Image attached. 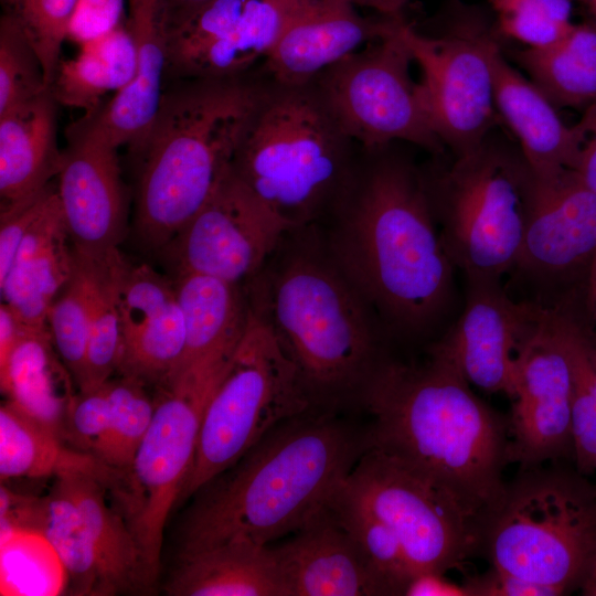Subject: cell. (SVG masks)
<instances>
[{"mask_svg":"<svg viewBox=\"0 0 596 596\" xmlns=\"http://www.w3.org/2000/svg\"><path fill=\"white\" fill-rule=\"evenodd\" d=\"M596 547V490L576 470L521 469L482 528L490 566L560 595L577 588Z\"/></svg>","mask_w":596,"mask_h":596,"instance_id":"ba28073f","label":"cell"},{"mask_svg":"<svg viewBox=\"0 0 596 596\" xmlns=\"http://www.w3.org/2000/svg\"><path fill=\"white\" fill-rule=\"evenodd\" d=\"M316 227L286 233L249 280L247 300L297 364L313 408L337 412L360 403L384 355L377 317Z\"/></svg>","mask_w":596,"mask_h":596,"instance_id":"277c9868","label":"cell"},{"mask_svg":"<svg viewBox=\"0 0 596 596\" xmlns=\"http://www.w3.org/2000/svg\"><path fill=\"white\" fill-rule=\"evenodd\" d=\"M501 36L526 47L549 45L565 35L572 21V0H489Z\"/></svg>","mask_w":596,"mask_h":596,"instance_id":"b9f144b4","label":"cell"},{"mask_svg":"<svg viewBox=\"0 0 596 596\" xmlns=\"http://www.w3.org/2000/svg\"><path fill=\"white\" fill-rule=\"evenodd\" d=\"M127 3L126 26L135 49V76L109 102L74 124L117 148L134 145L147 130L164 91L168 66L163 0H127Z\"/></svg>","mask_w":596,"mask_h":596,"instance_id":"7402d4cb","label":"cell"},{"mask_svg":"<svg viewBox=\"0 0 596 596\" xmlns=\"http://www.w3.org/2000/svg\"><path fill=\"white\" fill-rule=\"evenodd\" d=\"M123 343L152 320L175 297L172 278L147 264L129 263L118 248L107 256Z\"/></svg>","mask_w":596,"mask_h":596,"instance_id":"f35d334b","label":"cell"},{"mask_svg":"<svg viewBox=\"0 0 596 596\" xmlns=\"http://www.w3.org/2000/svg\"><path fill=\"white\" fill-rule=\"evenodd\" d=\"M211 0H163L168 33Z\"/></svg>","mask_w":596,"mask_h":596,"instance_id":"816d5d0a","label":"cell"},{"mask_svg":"<svg viewBox=\"0 0 596 596\" xmlns=\"http://www.w3.org/2000/svg\"><path fill=\"white\" fill-rule=\"evenodd\" d=\"M405 15L365 17L348 0H317L281 35L258 71L279 85H304L391 33Z\"/></svg>","mask_w":596,"mask_h":596,"instance_id":"44dd1931","label":"cell"},{"mask_svg":"<svg viewBox=\"0 0 596 596\" xmlns=\"http://www.w3.org/2000/svg\"><path fill=\"white\" fill-rule=\"evenodd\" d=\"M401 18L387 35L322 71L312 82L340 128L361 148L406 142L440 156L421 83L411 75L413 55Z\"/></svg>","mask_w":596,"mask_h":596,"instance_id":"7c38bea8","label":"cell"},{"mask_svg":"<svg viewBox=\"0 0 596 596\" xmlns=\"http://www.w3.org/2000/svg\"><path fill=\"white\" fill-rule=\"evenodd\" d=\"M51 86L43 64L23 31L7 14L0 18V114Z\"/></svg>","mask_w":596,"mask_h":596,"instance_id":"7bdbcfd3","label":"cell"},{"mask_svg":"<svg viewBox=\"0 0 596 596\" xmlns=\"http://www.w3.org/2000/svg\"><path fill=\"white\" fill-rule=\"evenodd\" d=\"M329 505L359 543L389 596L405 595L414 573L394 533L348 497L341 487L330 498Z\"/></svg>","mask_w":596,"mask_h":596,"instance_id":"74e56055","label":"cell"},{"mask_svg":"<svg viewBox=\"0 0 596 596\" xmlns=\"http://www.w3.org/2000/svg\"><path fill=\"white\" fill-rule=\"evenodd\" d=\"M397 143L361 148L352 179L326 220L324 241L375 316L398 333L418 336L447 311L455 266L425 172Z\"/></svg>","mask_w":596,"mask_h":596,"instance_id":"6da1fadb","label":"cell"},{"mask_svg":"<svg viewBox=\"0 0 596 596\" xmlns=\"http://www.w3.org/2000/svg\"><path fill=\"white\" fill-rule=\"evenodd\" d=\"M571 389L560 310L535 305L514 358L511 462L526 469L573 456Z\"/></svg>","mask_w":596,"mask_h":596,"instance_id":"9a60e30c","label":"cell"},{"mask_svg":"<svg viewBox=\"0 0 596 596\" xmlns=\"http://www.w3.org/2000/svg\"><path fill=\"white\" fill-rule=\"evenodd\" d=\"M57 105L50 87L0 114L1 211L30 201L57 177Z\"/></svg>","mask_w":596,"mask_h":596,"instance_id":"d4e9b609","label":"cell"},{"mask_svg":"<svg viewBox=\"0 0 596 596\" xmlns=\"http://www.w3.org/2000/svg\"><path fill=\"white\" fill-rule=\"evenodd\" d=\"M592 275H593L592 276L593 291H594V297L596 298V263L593 266Z\"/></svg>","mask_w":596,"mask_h":596,"instance_id":"9f6ffc18","label":"cell"},{"mask_svg":"<svg viewBox=\"0 0 596 596\" xmlns=\"http://www.w3.org/2000/svg\"><path fill=\"white\" fill-rule=\"evenodd\" d=\"M355 7L373 10L377 14L389 17L405 15L411 0H348Z\"/></svg>","mask_w":596,"mask_h":596,"instance_id":"f5cc1de1","label":"cell"},{"mask_svg":"<svg viewBox=\"0 0 596 596\" xmlns=\"http://www.w3.org/2000/svg\"><path fill=\"white\" fill-rule=\"evenodd\" d=\"M577 589L584 596H596V547L585 565Z\"/></svg>","mask_w":596,"mask_h":596,"instance_id":"db71d44e","label":"cell"},{"mask_svg":"<svg viewBox=\"0 0 596 596\" xmlns=\"http://www.w3.org/2000/svg\"><path fill=\"white\" fill-rule=\"evenodd\" d=\"M185 353V327L177 296L124 341L118 372L158 386L173 376Z\"/></svg>","mask_w":596,"mask_h":596,"instance_id":"d590c367","label":"cell"},{"mask_svg":"<svg viewBox=\"0 0 596 596\" xmlns=\"http://www.w3.org/2000/svg\"><path fill=\"white\" fill-rule=\"evenodd\" d=\"M560 323L571 369L573 458L576 470L586 475L596 470V345L562 310Z\"/></svg>","mask_w":596,"mask_h":596,"instance_id":"836d02e7","label":"cell"},{"mask_svg":"<svg viewBox=\"0 0 596 596\" xmlns=\"http://www.w3.org/2000/svg\"><path fill=\"white\" fill-rule=\"evenodd\" d=\"M109 416L107 382L97 389L77 392L66 421L65 443L95 457L107 433Z\"/></svg>","mask_w":596,"mask_h":596,"instance_id":"ee69618b","label":"cell"},{"mask_svg":"<svg viewBox=\"0 0 596 596\" xmlns=\"http://www.w3.org/2000/svg\"><path fill=\"white\" fill-rule=\"evenodd\" d=\"M146 385L121 374L107 381L109 424L95 457L117 472L130 467L153 417L156 403L147 394Z\"/></svg>","mask_w":596,"mask_h":596,"instance_id":"8d00e7d4","label":"cell"},{"mask_svg":"<svg viewBox=\"0 0 596 596\" xmlns=\"http://www.w3.org/2000/svg\"><path fill=\"white\" fill-rule=\"evenodd\" d=\"M47 328L60 358L82 392L87 376L88 295L86 274L76 254L73 275L49 310Z\"/></svg>","mask_w":596,"mask_h":596,"instance_id":"ab89813d","label":"cell"},{"mask_svg":"<svg viewBox=\"0 0 596 596\" xmlns=\"http://www.w3.org/2000/svg\"><path fill=\"white\" fill-rule=\"evenodd\" d=\"M402 35L422 71L429 117L455 157L478 148L496 128L494 57L502 49L496 22L455 1L430 32L406 18Z\"/></svg>","mask_w":596,"mask_h":596,"instance_id":"8fae6325","label":"cell"},{"mask_svg":"<svg viewBox=\"0 0 596 596\" xmlns=\"http://www.w3.org/2000/svg\"><path fill=\"white\" fill-rule=\"evenodd\" d=\"M578 123L584 130V141L572 171L586 188L596 193V103L583 111Z\"/></svg>","mask_w":596,"mask_h":596,"instance_id":"c3c4849f","label":"cell"},{"mask_svg":"<svg viewBox=\"0 0 596 596\" xmlns=\"http://www.w3.org/2000/svg\"><path fill=\"white\" fill-rule=\"evenodd\" d=\"M29 328L4 302L0 305V369L3 368L17 343Z\"/></svg>","mask_w":596,"mask_h":596,"instance_id":"f907efd6","label":"cell"},{"mask_svg":"<svg viewBox=\"0 0 596 596\" xmlns=\"http://www.w3.org/2000/svg\"><path fill=\"white\" fill-rule=\"evenodd\" d=\"M117 147L75 125L68 129L57 194L73 249L103 258L126 234L127 207Z\"/></svg>","mask_w":596,"mask_h":596,"instance_id":"ac0fdd59","label":"cell"},{"mask_svg":"<svg viewBox=\"0 0 596 596\" xmlns=\"http://www.w3.org/2000/svg\"><path fill=\"white\" fill-rule=\"evenodd\" d=\"M172 280L185 327V353L179 370L241 339L249 307L240 285L203 274H181Z\"/></svg>","mask_w":596,"mask_h":596,"instance_id":"f1b7e54d","label":"cell"},{"mask_svg":"<svg viewBox=\"0 0 596 596\" xmlns=\"http://www.w3.org/2000/svg\"><path fill=\"white\" fill-rule=\"evenodd\" d=\"M290 230L230 166L199 212L158 254L173 276L203 274L240 285L259 273Z\"/></svg>","mask_w":596,"mask_h":596,"instance_id":"5bb4252c","label":"cell"},{"mask_svg":"<svg viewBox=\"0 0 596 596\" xmlns=\"http://www.w3.org/2000/svg\"><path fill=\"white\" fill-rule=\"evenodd\" d=\"M1 392L65 441L72 403L78 392L60 358L49 328H29L0 369Z\"/></svg>","mask_w":596,"mask_h":596,"instance_id":"83f0119b","label":"cell"},{"mask_svg":"<svg viewBox=\"0 0 596 596\" xmlns=\"http://www.w3.org/2000/svg\"><path fill=\"white\" fill-rule=\"evenodd\" d=\"M443 246L466 276L500 278L519 257L535 175L493 130L473 151L425 172Z\"/></svg>","mask_w":596,"mask_h":596,"instance_id":"52a82bcc","label":"cell"},{"mask_svg":"<svg viewBox=\"0 0 596 596\" xmlns=\"http://www.w3.org/2000/svg\"><path fill=\"white\" fill-rule=\"evenodd\" d=\"M596 263V193L567 170L551 179L535 177L515 267L551 279Z\"/></svg>","mask_w":596,"mask_h":596,"instance_id":"d6986e66","label":"cell"},{"mask_svg":"<svg viewBox=\"0 0 596 596\" xmlns=\"http://www.w3.org/2000/svg\"><path fill=\"white\" fill-rule=\"evenodd\" d=\"M171 596H286L270 545L232 540L179 556Z\"/></svg>","mask_w":596,"mask_h":596,"instance_id":"4316f807","label":"cell"},{"mask_svg":"<svg viewBox=\"0 0 596 596\" xmlns=\"http://www.w3.org/2000/svg\"><path fill=\"white\" fill-rule=\"evenodd\" d=\"M360 151L312 82L287 86L269 81L231 169L298 228L328 219L352 179Z\"/></svg>","mask_w":596,"mask_h":596,"instance_id":"8992f818","label":"cell"},{"mask_svg":"<svg viewBox=\"0 0 596 596\" xmlns=\"http://www.w3.org/2000/svg\"><path fill=\"white\" fill-rule=\"evenodd\" d=\"M60 475L68 486L93 545L104 595L150 588L152 583L135 535L124 514L107 498L116 471L73 469Z\"/></svg>","mask_w":596,"mask_h":596,"instance_id":"484cf974","label":"cell"},{"mask_svg":"<svg viewBox=\"0 0 596 596\" xmlns=\"http://www.w3.org/2000/svg\"><path fill=\"white\" fill-rule=\"evenodd\" d=\"M595 490H596V487H595Z\"/></svg>","mask_w":596,"mask_h":596,"instance_id":"6f0895ef","label":"cell"},{"mask_svg":"<svg viewBox=\"0 0 596 596\" xmlns=\"http://www.w3.org/2000/svg\"><path fill=\"white\" fill-rule=\"evenodd\" d=\"M513 60L557 107L596 103V25L574 24L557 41L513 51Z\"/></svg>","mask_w":596,"mask_h":596,"instance_id":"f546056e","label":"cell"},{"mask_svg":"<svg viewBox=\"0 0 596 596\" xmlns=\"http://www.w3.org/2000/svg\"><path fill=\"white\" fill-rule=\"evenodd\" d=\"M312 408L297 364L249 307L245 330L205 408L178 504L232 467L279 423Z\"/></svg>","mask_w":596,"mask_h":596,"instance_id":"30bf717a","label":"cell"},{"mask_svg":"<svg viewBox=\"0 0 596 596\" xmlns=\"http://www.w3.org/2000/svg\"><path fill=\"white\" fill-rule=\"evenodd\" d=\"M238 341L195 359L159 385L151 424L130 467L118 472L109 489L152 585L159 575L164 526L192 466L205 408Z\"/></svg>","mask_w":596,"mask_h":596,"instance_id":"9c48e42d","label":"cell"},{"mask_svg":"<svg viewBox=\"0 0 596 596\" xmlns=\"http://www.w3.org/2000/svg\"><path fill=\"white\" fill-rule=\"evenodd\" d=\"M31 530L41 533L62 563L72 592L104 595L103 579L82 515L63 476L36 498Z\"/></svg>","mask_w":596,"mask_h":596,"instance_id":"d6a6232c","label":"cell"},{"mask_svg":"<svg viewBox=\"0 0 596 596\" xmlns=\"http://www.w3.org/2000/svg\"><path fill=\"white\" fill-rule=\"evenodd\" d=\"M269 81L258 68L222 78H183L164 89L157 111L130 148L140 155L135 230L164 248L207 201Z\"/></svg>","mask_w":596,"mask_h":596,"instance_id":"5b68a950","label":"cell"},{"mask_svg":"<svg viewBox=\"0 0 596 596\" xmlns=\"http://www.w3.org/2000/svg\"><path fill=\"white\" fill-rule=\"evenodd\" d=\"M466 277L464 309L429 353L450 362L469 384L512 398L514 358L535 305L513 301L499 278Z\"/></svg>","mask_w":596,"mask_h":596,"instance_id":"e0dca14e","label":"cell"},{"mask_svg":"<svg viewBox=\"0 0 596 596\" xmlns=\"http://www.w3.org/2000/svg\"><path fill=\"white\" fill-rule=\"evenodd\" d=\"M404 596H469L464 584L448 579L438 572H422L413 576Z\"/></svg>","mask_w":596,"mask_h":596,"instance_id":"681fc988","label":"cell"},{"mask_svg":"<svg viewBox=\"0 0 596 596\" xmlns=\"http://www.w3.org/2000/svg\"><path fill=\"white\" fill-rule=\"evenodd\" d=\"M341 489L394 533L414 575L445 574L480 551L477 528L447 496L375 448L368 447Z\"/></svg>","mask_w":596,"mask_h":596,"instance_id":"4fadbf2b","label":"cell"},{"mask_svg":"<svg viewBox=\"0 0 596 596\" xmlns=\"http://www.w3.org/2000/svg\"><path fill=\"white\" fill-rule=\"evenodd\" d=\"M74 267L75 254L56 187L0 280L1 301L28 328H47L51 305Z\"/></svg>","mask_w":596,"mask_h":596,"instance_id":"cb8c5ba5","label":"cell"},{"mask_svg":"<svg viewBox=\"0 0 596 596\" xmlns=\"http://www.w3.org/2000/svg\"><path fill=\"white\" fill-rule=\"evenodd\" d=\"M55 188L56 184L51 182L30 201L0 211V280L9 272L24 236L43 211Z\"/></svg>","mask_w":596,"mask_h":596,"instance_id":"f6af8a7d","label":"cell"},{"mask_svg":"<svg viewBox=\"0 0 596 596\" xmlns=\"http://www.w3.org/2000/svg\"><path fill=\"white\" fill-rule=\"evenodd\" d=\"M65 441L9 400L0 407V477L39 479L73 469H104L89 454L65 447Z\"/></svg>","mask_w":596,"mask_h":596,"instance_id":"1f68e13d","label":"cell"},{"mask_svg":"<svg viewBox=\"0 0 596 596\" xmlns=\"http://www.w3.org/2000/svg\"><path fill=\"white\" fill-rule=\"evenodd\" d=\"M316 1L211 0L169 31L167 74L179 79L249 74Z\"/></svg>","mask_w":596,"mask_h":596,"instance_id":"2e32d148","label":"cell"},{"mask_svg":"<svg viewBox=\"0 0 596 596\" xmlns=\"http://www.w3.org/2000/svg\"><path fill=\"white\" fill-rule=\"evenodd\" d=\"M78 54L61 60L52 83L58 105L96 111L105 95L126 87L136 73V55L125 24L79 45Z\"/></svg>","mask_w":596,"mask_h":596,"instance_id":"4dcf8cb0","label":"cell"},{"mask_svg":"<svg viewBox=\"0 0 596 596\" xmlns=\"http://www.w3.org/2000/svg\"><path fill=\"white\" fill-rule=\"evenodd\" d=\"M270 549L286 596H389L329 502L289 540Z\"/></svg>","mask_w":596,"mask_h":596,"instance_id":"ffe728a7","label":"cell"},{"mask_svg":"<svg viewBox=\"0 0 596 596\" xmlns=\"http://www.w3.org/2000/svg\"><path fill=\"white\" fill-rule=\"evenodd\" d=\"M312 408L279 423L195 494L179 556L232 540L269 545L320 511L369 447L366 429Z\"/></svg>","mask_w":596,"mask_h":596,"instance_id":"3957f363","label":"cell"},{"mask_svg":"<svg viewBox=\"0 0 596 596\" xmlns=\"http://www.w3.org/2000/svg\"><path fill=\"white\" fill-rule=\"evenodd\" d=\"M578 1L587 7L593 18L592 23L596 25V0H578Z\"/></svg>","mask_w":596,"mask_h":596,"instance_id":"11a10c76","label":"cell"},{"mask_svg":"<svg viewBox=\"0 0 596 596\" xmlns=\"http://www.w3.org/2000/svg\"><path fill=\"white\" fill-rule=\"evenodd\" d=\"M35 49L50 86L61 62V51L78 0H0Z\"/></svg>","mask_w":596,"mask_h":596,"instance_id":"60d3db41","label":"cell"},{"mask_svg":"<svg viewBox=\"0 0 596 596\" xmlns=\"http://www.w3.org/2000/svg\"><path fill=\"white\" fill-rule=\"evenodd\" d=\"M359 405L371 416L369 447L447 496L481 538L505 489L508 421L475 395L450 362L433 353L423 363L384 356Z\"/></svg>","mask_w":596,"mask_h":596,"instance_id":"7a4b0ae2","label":"cell"},{"mask_svg":"<svg viewBox=\"0 0 596 596\" xmlns=\"http://www.w3.org/2000/svg\"><path fill=\"white\" fill-rule=\"evenodd\" d=\"M469 596H560L555 589L534 584L492 566L462 583Z\"/></svg>","mask_w":596,"mask_h":596,"instance_id":"7dc6e473","label":"cell"},{"mask_svg":"<svg viewBox=\"0 0 596 596\" xmlns=\"http://www.w3.org/2000/svg\"><path fill=\"white\" fill-rule=\"evenodd\" d=\"M76 255L86 274L88 295L87 376L82 391L87 392L102 386L118 370L123 332L107 255L98 259Z\"/></svg>","mask_w":596,"mask_h":596,"instance_id":"e575fe53","label":"cell"},{"mask_svg":"<svg viewBox=\"0 0 596 596\" xmlns=\"http://www.w3.org/2000/svg\"><path fill=\"white\" fill-rule=\"evenodd\" d=\"M494 103L536 178L573 170L584 141L581 124L567 126L546 95L511 66L502 49L494 57Z\"/></svg>","mask_w":596,"mask_h":596,"instance_id":"603a6c76","label":"cell"},{"mask_svg":"<svg viewBox=\"0 0 596 596\" xmlns=\"http://www.w3.org/2000/svg\"><path fill=\"white\" fill-rule=\"evenodd\" d=\"M126 21L124 0H78L67 39L81 45L109 33Z\"/></svg>","mask_w":596,"mask_h":596,"instance_id":"bcb514c9","label":"cell"}]
</instances>
